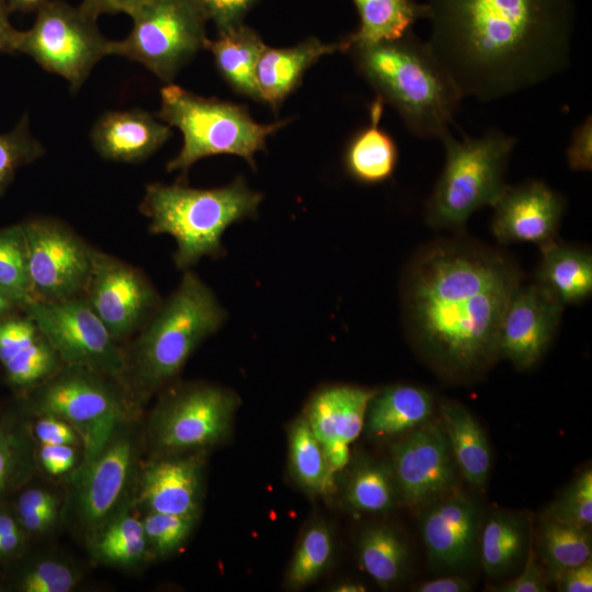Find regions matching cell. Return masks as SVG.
<instances>
[{
    "mask_svg": "<svg viewBox=\"0 0 592 592\" xmlns=\"http://www.w3.org/2000/svg\"><path fill=\"white\" fill-rule=\"evenodd\" d=\"M426 42L463 98L497 101L570 66L573 0H429Z\"/></svg>",
    "mask_w": 592,
    "mask_h": 592,
    "instance_id": "1",
    "label": "cell"
},
{
    "mask_svg": "<svg viewBox=\"0 0 592 592\" xmlns=\"http://www.w3.org/2000/svg\"><path fill=\"white\" fill-rule=\"evenodd\" d=\"M521 281L515 261L498 249L462 239L422 247L401 287L413 343L448 375L483 369L499 356L501 320Z\"/></svg>",
    "mask_w": 592,
    "mask_h": 592,
    "instance_id": "2",
    "label": "cell"
},
{
    "mask_svg": "<svg viewBox=\"0 0 592 592\" xmlns=\"http://www.w3.org/2000/svg\"><path fill=\"white\" fill-rule=\"evenodd\" d=\"M349 50L358 72L414 136L441 140L449 132L464 98L426 42L410 32Z\"/></svg>",
    "mask_w": 592,
    "mask_h": 592,
    "instance_id": "3",
    "label": "cell"
},
{
    "mask_svg": "<svg viewBox=\"0 0 592 592\" xmlns=\"http://www.w3.org/2000/svg\"><path fill=\"white\" fill-rule=\"evenodd\" d=\"M226 316L214 292L186 270L127 356L128 387L135 401L145 400L175 378L200 344L220 329Z\"/></svg>",
    "mask_w": 592,
    "mask_h": 592,
    "instance_id": "4",
    "label": "cell"
},
{
    "mask_svg": "<svg viewBox=\"0 0 592 592\" xmlns=\"http://www.w3.org/2000/svg\"><path fill=\"white\" fill-rule=\"evenodd\" d=\"M261 201L262 194L251 190L242 178L215 189L151 183L139 209L149 218L152 234L174 238V264L186 271L204 257L224 255L221 238L226 229L254 217Z\"/></svg>",
    "mask_w": 592,
    "mask_h": 592,
    "instance_id": "5",
    "label": "cell"
},
{
    "mask_svg": "<svg viewBox=\"0 0 592 592\" xmlns=\"http://www.w3.org/2000/svg\"><path fill=\"white\" fill-rule=\"evenodd\" d=\"M161 106L156 114L183 135V146L167 170L183 174L198 160L215 155H236L255 168V153L266 138L288 121L257 123L243 105L203 98L169 83L160 91Z\"/></svg>",
    "mask_w": 592,
    "mask_h": 592,
    "instance_id": "6",
    "label": "cell"
},
{
    "mask_svg": "<svg viewBox=\"0 0 592 592\" xmlns=\"http://www.w3.org/2000/svg\"><path fill=\"white\" fill-rule=\"evenodd\" d=\"M31 417L54 415L78 433L84 466L128 423L136 401L119 382L94 371L64 365L24 392L20 401ZM76 467V468H77Z\"/></svg>",
    "mask_w": 592,
    "mask_h": 592,
    "instance_id": "7",
    "label": "cell"
},
{
    "mask_svg": "<svg viewBox=\"0 0 592 592\" xmlns=\"http://www.w3.org/2000/svg\"><path fill=\"white\" fill-rule=\"evenodd\" d=\"M445 163L425 204L428 224L437 229L463 226L479 208L492 206L504 191V172L516 139L491 129L480 137L441 139Z\"/></svg>",
    "mask_w": 592,
    "mask_h": 592,
    "instance_id": "8",
    "label": "cell"
},
{
    "mask_svg": "<svg viewBox=\"0 0 592 592\" xmlns=\"http://www.w3.org/2000/svg\"><path fill=\"white\" fill-rule=\"evenodd\" d=\"M129 16L130 33L111 42V55L139 62L168 83L208 39V19L196 0H146Z\"/></svg>",
    "mask_w": 592,
    "mask_h": 592,
    "instance_id": "9",
    "label": "cell"
},
{
    "mask_svg": "<svg viewBox=\"0 0 592 592\" xmlns=\"http://www.w3.org/2000/svg\"><path fill=\"white\" fill-rule=\"evenodd\" d=\"M96 19L80 5L49 0L36 11L32 27L21 32L18 52L62 77L76 92L93 67L111 55L112 41L101 34Z\"/></svg>",
    "mask_w": 592,
    "mask_h": 592,
    "instance_id": "10",
    "label": "cell"
},
{
    "mask_svg": "<svg viewBox=\"0 0 592 592\" xmlns=\"http://www.w3.org/2000/svg\"><path fill=\"white\" fill-rule=\"evenodd\" d=\"M238 406V396L221 386L195 383L178 387L150 417V445L157 455L206 451L227 437Z\"/></svg>",
    "mask_w": 592,
    "mask_h": 592,
    "instance_id": "11",
    "label": "cell"
},
{
    "mask_svg": "<svg viewBox=\"0 0 592 592\" xmlns=\"http://www.w3.org/2000/svg\"><path fill=\"white\" fill-rule=\"evenodd\" d=\"M22 310L46 337L64 365L106 375L129 389L127 355L86 298L34 299Z\"/></svg>",
    "mask_w": 592,
    "mask_h": 592,
    "instance_id": "12",
    "label": "cell"
},
{
    "mask_svg": "<svg viewBox=\"0 0 592 592\" xmlns=\"http://www.w3.org/2000/svg\"><path fill=\"white\" fill-rule=\"evenodd\" d=\"M135 465L136 443L126 423L93 459L69 475L72 510L87 538L132 499Z\"/></svg>",
    "mask_w": 592,
    "mask_h": 592,
    "instance_id": "13",
    "label": "cell"
},
{
    "mask_svg": "<svg viewBox=\"0 0 592 592\" xmlns=\"http://www.w3.org/2000/svg\"><path fill=\"white\" fill-rule=\"evenodd\" d=\"M35 299L61 300L86 291L92 249L66 226L48 218L22 223Z\"/></svg>",
    "mask_w": 592,
    "mask_h": 592,
    "instance_id": "14",
    "label": "cell"
},
{
    "mask_svg": "<svg viewBox=\"0 0 592 592\" xmlns=\"http://www.w3.org/2000/svg\"><path fill=\"white\" fill-rule=\"evenodd\" d=\"M391 468L399 501L409 506L428 505L455 482L456 464L441 426L424 422L392 446Z\"/></svg>",
    "mask_w": 592,
    "mask_h": 592,
    "instance_id": "15",
    "label": "cell"
},
{
    "mask_svg": "<svg viewBox=\"0 0 592 592\" xmlns=\"http://www.w3.org/2000/svg\"><path fill=\"white\" fill-rule=\"evenodd\" d=\"M84 292L90 307L117 341L133 333L158 300L141 272L95 250Z\"/></svg>",
    "mask_w": 592,
    "mask_h": 592,
    "instance_id": "16",
    "label": "cell"
},
{
    "mask_svg": "<svg viewBox=\"0 0 592 592\" xmlns=\"http://www.w3.org/2000/svg\"><path fill=\"white\" fill-rule=\"evenodd\" d=\"M563 305L536 282L520 285L501 320L499 356L517 368L533 366L549 346L560 322Z\"/></svg>",
    "mask_w": 592,
    "mask_h": 592,
    "instance_id": "17",
    "label": "cell"
},
{
    "mask_svg": "<svg viewBox=\"0 0 592 592\" xmlns=\"http://www.w3.org/2000/svg\"><path fill=\"white\" fill-rule=\"evenodd\" d=\"M206 451L156 455L135 477L132 502L149 511L200 516Z\"/></svg>",
    "mask_w": 592,
    "mask_h": 592,
    "instance_id": "18",
    "label": "cell"
},
{
    "mask_svg": "<svg viewBox=\"0 0 592 592\" xmlns=\"http://www.w3.org/2000/svg\"><path fill=\"white\" fill-rule=\"evenodd\" d=\"M492 207L491 229L499 242H532L540 247L555 240L565 201L544 182L532 180L506 185Z\"/></svg>",
    "mask_w": 592,
    "mask_h": 592,
    "instance_id": "19",
    "label": "cell"
},
{
    "mask_svg": "<svg viewBox=\"0 0 592 592\" xmlns=\"http://www.w3.org/2000/svg\"><path fill=\"white\" fill-rule=\"evenodd\" d=\"M420 530L432 563L457 568L474 556L479 531L476 503L465 494L444 496L426 505Z\"/></svg>",
    "mask_w": 592,
    "mask_h": 592,
    "instance_id": "20",
    "label": "cell"
},
{
    "mask_svg": "<svg viewBox=\"0 0 592 592\" xmlns=\"http://www.w3.org/2000/svg\"><path fill=\"white\" fill-rule=\"evenodd\" d=\"M0 366L7 384L23 394L64 364L35 322L24 316L0 318Z\"/></svg>",
    "mask_w": 592,
    "mask_h": 592,
    "instance_id": "21",
    "label": "cell"
},
{
    "mask_svg": "<svg viewBox=\"0 0 592 592\" xmlns=\"http://www.w3.org/2000/svg\"><path fill=\"white\" fill-rule=\"evenodd\" d=\"M171 134L169 125L140 109L110 111L94 123L91 141L104 159L135 163L155 153Z\"/></svg>",
    "mask_w": 592,
    "mask_h": 592,
    "instance_id": "22",
    "label": "cell"
},
{
    "mask_svg": "<svg viewBox=\"0 0 592 592\" xmlns=\"http://www.w3.org/2000/svg\"><path fill=\"white\" fill-rule=\"evenodd\" d=\"M375 391L331 385L315 392L304 415L317 440L321 444L335 440L349 445L354 442L364 428L367 405Z\"/></svg>",
    "mask_w": 592,
    "mask_h": 592,
    "instance_id": "23",
    "label": "cell"
},
{
    "mask_svg": "<svg viewBox=\"0 0 592 592\" xmlns=\"http://www.w3.org/2000/svg\"><path fill=\"white\" fill-rule=\"evenodd\" d=\"M350 47L348 38L327 44L314 37L287 48L266 46L257 67L261 101L276 109L300 83L305 71L319 58L346 52Z\"/></svg>",
    "mask_w": 592,
    "mask_h": 592,
    "instance_id": "24",
    "label": "cell"
},
{
    "mask_svg": "<svg viewBox=\"0 0 592 592\" xmlns=\"http://www.w3.org/2000/svg\"><path fill=\"white\" fill-rule=\"evenodd\" d=\"M433 406L428 390L413 385H391L376 390L369 399L364 428L378 439L399 435L426 422Z\"/></svg>",
    "mask_w": 592,
    "mask_h": 592,
    "instance_id": "25",
    "label": "cell"
},
{
    "mask_svg": "<svg viewBox=\"0 0 592 592\" xmlns=\"http://www.w3.org/2000/svg\"><path fill=\"white\" fill-rule=\"evenodd\" d=\"M542 259L536 283L563 306L580 304L592 293V254L590 251L551 240L539 247Z\"/></svg>",
    "mask_w": 592,
    "mask_h": 592,
    "instance_id": "26",
    "label": "cell"
},
{
    "mask_svg": "<svg viewBox=\"0 0 592 592\" xmlns=\"http://www.w3.org/2000/svg\"><path fill=\"white\" fill-rule=\"evenodd\" d=\"M384 101L376 96L371 105V123L348 144L344 168L355 181L378 184L389 180L397 167L398 148L394 138L379 127Z\"/></svg>",
    "mask_w": 592,
    "mask_h": 592,
    "instance_id": "27",
    "label": "cell"
},
{
    "mask_svg": "<svg viewBox=\"0 0 592 592\" xmlns=\"http://www.w3.org/2000/svg\"><path fill=\"white\" fill-rule=\"evenodd\" d=\"M36 468L31 415L19 401L0 414V505L31 480Z\"/></svg>",
    "mask_w": 592,
    "mask_h": 592,
    "instance_id": "28",
    "label": "cell"
},
{
    "mask_svg": "<svg viewBox=\"0 0 592 592\" xmlns=\"http://www.w3.org/2000/svg\"><path fill=\"white\" fill-rule=\"evenodd\" d=\"M132 499L99 530L88 537L90 553L101 563L136 568L153 560L143 521L134 511Z\"/></svg>",
    "mask_w": 592,
    "mask_h": 592,
    "instance_id": "29",
    "label": "cell"
},
{
    "mask_svg": "<svg viewBox=\"0 0 592 592\" xmlns=\"http://www.w3.org/2000/svg\"><path fill=\"white\" fill-rule=\"evenodd\" d=\"M440 413L441 428L456 467L469 483L482 487L491 467V453L485 432L471 413L455 401H441Z\"/></svg>",
    "mask_w": 592,
    "mask_h": 592,
    "instance_id": "30",
    "label": "cell"
},
{
    "mask_svg": "<svg viewBox=\"0 0 592 592\" xmlns=\"http://www.w3.org/2000/svg\"><path fill=\"white\" fill-rule=\"evenodd\" d=\"M265 47L261 36L244 24L205 43V49L212 53L216 68L226 82L238 93L257 101H261L257 67Z\"/></svg>",
    "mask_w": 592,
    "mask_h": 592,
    "instance_id": "31",
    "label": "cell"
},
{
    "mask_svg": "<svg viewBox=\"0 0 592 592\" xmlns=\"http://www.w3.org/2000/svg\"><path fill=\"white\" fill-rule=\"evenodd\" d=\"M358 15V30L348 39L351 45L399 39L411 32L413 24L428 16L426 4L414 0H353Z\"/></svg>",
    "mask_w": 592,
    "mask_h": 592,
    "instance_id": "32",
    "label": "cell"
},
{
    "mask_svg": "<svg viewBox=\"0 0 592 592\" xmlns=\"http://www.w3.org/2000/svg\"><path fill=\"white\" fill-rule=\"evenodd\" d=\"M288 464L292 476L305 491L315 496L333 491L334 475L304 414L296 418L288 430Z\"/></svg>",
    "mask_w": 592,
    "mask_h": 592,
    "instance_id": "33",
    "label": "cell"
},
{
    "mask_svg": "<svg viewBox=\"0 0 592 592\" xmlns=\"http://www.w3.org/2000/svg\"><path fill=\"white\" fill-rule=\"evenodd\" d=\"M526 522L509 512L496 511L483 524L480 556L489 576L508 572L521 558L526 543Z\"/></svg>",
    "mask_w": 592,
    "mask_h": 592,
    "instance_id": "34",
    "label": "cell"
},
{
    "mask_svg": "<svg viewBox=\"0 0 592 592\" xmlns=\"http://www.w3.org/2000/svg\"><path fill=\"white\" fill-rule=\"evenodd\" d=\"M358 559L367 574L380 587L387 588L405 577L408 548L391 527L373 525L360 536Z\"/></svg>",
    "mask_w": 592,
    "mask_h": 592,
    "instance_id": "35",
    "label": "cell"
},
{
    "mask_svg": "<svg viewBox=\"0 0 592 592\" xmlns=\"http://www.w3.org/2000/svg\"><path fill=\"white\" fill-rule=\"evenodd\" d=\"M344 499L350 508L360 512L382 513L391 510L399 501L391 465L375 460L356 465L346 479Z\"/></svg>",
    "mask_w": 592,
    "mask_h": 592,
    "instance_id": "36",
    "label": "cell"
},
{
    "mask_svg": "<svg viewBox=\"0 0 592 592\" xmlns=\"http://www.w3.org/2000/svg\"><path fill=\"white\" fill-rule=\"evenodd\" d=\"M334 554V539L329 525L315 520L301 534L291 560L286 587L300 590L315 582L330 566Z\"/></svg>",
    "mask_w": 592,
    "mask_h": 592,
    "instance_id": "37",
    "label": "cell"
},
{
    "mask_svg": "<svg viewBox=\"0 0 592 592\" xmlns=\"http://www.w3.org/2000/svg\"><path fill=\"white\" fill-rule=\"evenodd\" d=\"M82 579L81 570L66 558L43 555L22 562L9 580L18 592H70Z\"/></svg>",
    "mask_w": 592,
    "mask_h": 592,
    "instance_id": "38",
    "label": "cell"
},
{
    "mask_svg": "<svg viewBox=\"0 0 592 592\" xmlns=\"http://www.w3.org/2000/svg\"><path fill=\"white\" fill-rule=\"evenodd\" d=\"M539 538L544 560L553 577L591 559L592 542L588 528L546 516L540 525Z\"/></svg>",
    "mask_w": 592,
    "mask_h": 592,
    "instance_id": "39",
    "label": "cell"
},
{
    "mask_svg": "<svg viewBox=\"0 0 592 592\" xmlns=\"http://www.w3.org/2000/svg\"><path fill=\"white\" fill-rule=\"evenodd\" d=\"M0 289L21 309L35 299L22 224L0 229Z\"/></svg>",
    "mask_w": 592,
    "mask_h": 592,
    "instance_id": "40",
    "label": "cell"
},
{
    "mask_svg": "<svg viewBox=\"0 0 592 592\" xmlns=\"http://www.w3.org/2000/svg\"><path fill=\"white\" fill-rule=\"evenodd\" d=\"M12 510L29 537L39 536L57 524L60 500L46 488L25 485L16 492Z\"/></svg>",
    "mask_w": 592,
    "mask_h": 592,
    "instance_id": "41",
    "label": "cell"
},
{
    "mask_svg": "<svg viewBox=\"0 0 592 592\" xmlns=\"http://www.w3.org/2000/svg\"><path fill=\"white\" fill-rule=\"evenodd\" d=\"M197 519L198 516L147 510L141 521L153 559L166 558L180 550L194 530Z\"/></svg>",
    "mask_w": 592,
    "mask_h": 592,
    "instance_id": "42",
    "label": "cell"
},
{
    "mask_svg": "<svg viewBox=\"0 0 592 592\" xmlns=\"http://www.w3.org/2000/svg\"><path fill=\"white\" fill-rule=\"evenodd\" d=\"M43 146L31 135L24 115L13 130L0 134V195L13 180L16 170L39 158Z\"/></svg>",
    "mask_w": 592,
    "mask_h": 592,
    "instance_id": "43",
    "label": "cell"
},
{
    "mask_svg": "<svg viewBox=\"0 0 592 592\" xmlns=\"http://www.w3.org/2000/svg\"><path fill=\"white\" fill-rule=\"evenodd\" d=\"M548 517L580 528L592 524V471H582L548 510Z\"/></svg>",
    "mask_w": 592,
    "mask_h": 592,
    "instance_id": "44",
    "label": "cell"
},
{
    "mask_svg": "<svg viewBox=\"0 0 592 592\" xmlns=\"http://www.w3.org/2000/svg\"><path fill=\"white\" fill-rule=\"evenodd\" d=\"M212 21L217 34L230 31L241 24L247 12L258 0H196Z\"/></svg>",
    "mask_w": 592,
    "mask_h": 592,
    "instance_id": "45",
    "label": "cell"
},
{
    "mask_svg": "<svg viewBox=\"0 0 592 592\" xmlns=\"http://www.w3.org/2000/svg\"><path fill=\"white\" fill-rule=\"evenodd\" d=\"M31 429L35 444L73 446L81 444L75 429L54 415L31 417Z\"/></svg>",
    "mask_w": 592,
    "mask_h": 592,
    "instance_id": "46",
    "label": "cell"
},
{
    "mask_svg": "<svg viewBox=\"0 0 592 592\" xmlns=\"http://www.w3.org/2000/svg\"><path fill=\"white\" fill-rule=\"evenodd\" d=\"M35 457L37 467L55 477L71 474L78 466L73 445L35 444Z\"/></svg>",
    "mask_w": 592,
    "mask_h": 592,
    "instance_id": "47",
    "label": "cell"
},
{
    "mask_svg": "<svg viewBox=\"0 0 592 592\" xmlns=\"http://www.w3.org/2000/svg\"><path fill=\"white\" fill-rule=\"evenodd\" d=\"M567 162L573 171H591L592 169V118L589 115L572 132L567 148Z\"/></svg>",
    "mask_w": 592,
    "mask_h": 592,
    "instance_id": "48",
    "label": "cell"
},
{
    "mask_svg": "<svg viewBox=\"0 0 592 592\" xmlns=\"http://www.w3.org/2000/svg\"><path fill=\"white\" fill-rule=\"evenodd\" d=\"M528 557L523 571L512 581L498 585L493 591L498 592H546V580L536 563L535 554L530 548Z\"/></svg>",
    "mask_w": 592,
    "mask_h": 592,
    "instance_id": "49",
    "label": "cell"
},
{
    "mask_svg": "<svg viewBox=\"0 0 592 592\" xmlns=\"http://www.w3.org/2000/svg\"><path fill=\"white\" fill-rule=\"evenodd\" d=\"M557 588L561 592H591L592 591V562H585L568 568L554 577Z\"/></svg>",
    "mask_w": 592,
    "mask_h": 592,
    "instance_id": "50",
    "label": "cell"
},
{
    "mask_svg": "<svg viewBox=\"0 0 592 592\" xmlns=\"http://www.w3.org/2000/svg\"><path fill=\"white\" fill-rule=\"evenodd\" d=\"M146 0H82L80 7L98 18L104 13H126L130 15Z\"/></svg>",
    "mask_w": 592,
    "mask_h": 592,
    "instance_id": "51",
    "label": "cell"
},
{
    "mask_svg": "<svg viewBox=\"0 0 592 592\" xmlns=\"http://www.w3.org/2000/svg\"><path fill=\"white\" fill-rule=\"evenodd\" d=\"M10 10L7 0H0V53H18L21 32L14 29L9 20Z\"/></svg>",
    "mask_w": 592,
    "mask_h": 592,
    "instance_id": "52",
    "label": "cell"
},
{
    "mask_svg": "<svg viewBox=\"0 0 592 592\" xmlns=\"http://www.w3.org/2000/svg\"><path fill=\"white\" fill-rule=\"evenodd\" d=\"M323 455L330 471L335 475L341 471L350 462L349 444L341 441H331L321 444Z\"/></svg>",
    "mask_w": 592,
    "mask_h": 592,
    "instance_id": "53",
    "label": "cell"
},
{
    "mask_svg": "<svg viewBox=\"0 0 592 592\" xmlns=\"http://www.w3.org/2000/svg\"><path fill=\"white\" fill-rule=\"evenodd\" d=\"M415 590L419 592H466L471 590V584L463 577L447 576L426 581Z\"/></svg>",
    "mask_w": 592,
    "mask_h": 592,
    "instance_id": "54",
    "label": "cell"
},
{
    "mask_svg": "<svg viewBox=\"0 0 592 592\" xmlns=\"http://www.w3.org/2000/svg\"><path fill=\"white\" fill-rule=\"evenodd\" d=\"M49 0H7L11 13L13 12H36Z\"/></svg>",
    "mask_w": 592,
    "mask_h": 592,
    "instance_id": "55",
    "label": "cell"
},
{
    "mask_svg": "<svg viewBox=\"0 0 592 592\" xmlns=\"http://www.w3.org/2000/svg\"><path fill=\"white\" fill-rule=\"evenodd\" d=\"M15 308L16 304L0 289V318L10 315Z\"/></svg>",
    "mask_w": 592,
    "mask_h": 592,
    "instance_id": "56",
    "label": "cell"
},
{
    "mask_svg": "<svg viewBox=\"0 0 592 592\" xmlns=\"http://www.w3.org/2000/svg\"><path fill=\"white\" fill-rule=\"evenodd\" d=\"M365 590L363 584L353 581L339 583L332 589V591L337 592H363Z\"/></svg>",
    "mask_w": 592,
    "mask_h": 592,
    "instance_id": "57",
    "label": "cell"
}]
</instances>
